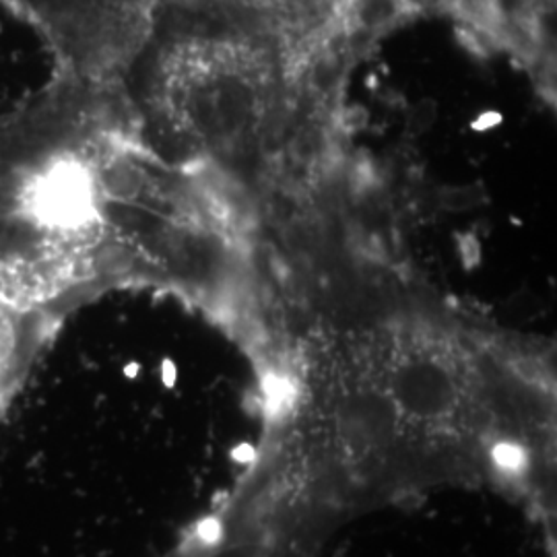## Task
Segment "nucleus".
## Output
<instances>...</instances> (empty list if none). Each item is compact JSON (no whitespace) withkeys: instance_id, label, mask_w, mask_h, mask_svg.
<instances>
[{"instance_id":"obj_1","label":"nucleus","mask_w":557,"mask_h":557,"mask_svg":"<svg viewBox=\"0 0 557 557\" xmlns=\"http://www.w3.org/2000/svg\"><path fill=\"white\" fill-rule=\"evenodd\" d=\"M73 73L0 126V312L54 306L147 257L153 176L112 98Z\"/></svg>"},{"instance_id":"obj_2","label":"nucleus","mask_w":557,"mask_h":557,"mask_svg":"<svg viewBox=\"0 0 557 557\" xmlns=\"http://www.w3.org/2000/svg\"><path fill=\"white\" fill-rule=\"evenodd\" d=\"M52 44L66 73L116 81L137 59L151 27L153 0H4Z\"/></svg>"}]
</instances>
